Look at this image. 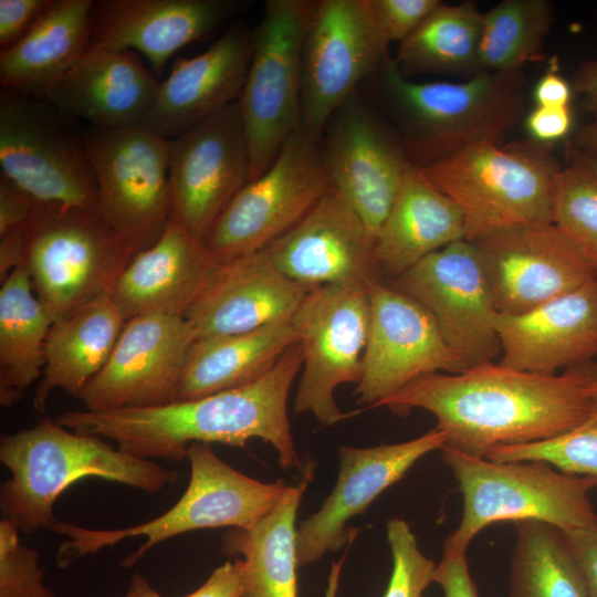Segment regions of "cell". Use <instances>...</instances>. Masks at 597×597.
I'll list each match as a JSON object with an SVG mask.
<instances>
[{
	"label": "cell",
	"mask_w": 597,
	"mask_h": 597,
	"mask_svg": "<svg viewBox=\"0 0 597 597\" xmlns=\"http://www.w3.org/2000/svg\"><path fill=\"white\" fill-rule=\"evenodd\" d=\"M40 203L0 174V235L28 224Z\"/></svg>",
	"instance_id": "46"
},
{
	"label": "cell",
	"mask_w": 597,
	"mask_h": 597,
	"mask_svg": "<svg viewBox=\"0 0 597 597\" xmlns=\"http://www.w3.org/2000/svg\"><path fill=\"white\" fill-rule=\"evenodd\" d=\"M465 240L459 206L410 164L395 202L376 238L378 274L398 277L431 253Z\"/></svg>",
	"instance_id": "29"
},
{
	"label": "cell",
	"mask_w": 597,
	"mask_h": 597,
	"mask_svg": "<svg viewBox=\"0 0 597 597\" xmlns=\"http://www.w3.org/2000/svg\"><path fill=\"white\" fill-rule=\"evenodd\" d=\"M586 394L597 404V379L587 387Z\"/></svg>",
	"instance_id": "55"
},
{
	"label": "cell",
	"mask_w": 597,
	"mask_h": 597,
	"mask_svg": "<svg viewBox=\"0 0 597 597\" xmlns=\"http://www.w3.org/2000/svg\"><path fill=\"white\" fill-rule=\"evenodd\" d=\"M500 364L556 375L597 357V279L519 315L496 313Z\"/></svg>",
	"instance_id": "25"
},
{
	"label": "cell",
	"mask_w": 597,
	"mask_h": 597,
	"mask_svg": "<svg viewBox=\"0 0 597 597\" xmlns=\"http://www.w3.org/2000/svg\"><path fill=\"white\" fill-rule=\"evenodd\" d=\"M19 530L7 519L0 521V597H55L44 586L35 549L22 544Z\"/></svg>",
	"instance_id": "41"
},
{
	"label": "cell",
	"mask_w": 597,
	"mask_h": 597,
	"mask_svg": "<svg viewBox=\"0 0 597 597\" xmlns=\"http://www.w3.org/2000/svg\"><path fill=\"white\" fill-rule=\"evenodd\" d=\"M0 461L11 476L0 488V510L20 532L54 531L57 498L75 482L97 478L156 493L178 473L115 449L101 437L75 432L53 419L2 434Z\"/></svg>",
	"instance_id": "4"
},
{
	"label": "cell",
	"mask_w": 597,
	"mask_h": 597,
	"mask_svg": "<svg viewBox=\"0 0 597 597\" xmlns=\"http://www.w3.org/2000/svg\"><path fill=\"white\" fill-rule=\"evenodd\" d=\"M315 6L313 0H268L254 29L252 59L239 98L251 180L271 167L301 126L302 49Z\"/></svg>",
	"instance_id": "10"
},
{
	"label": "cell",
	"mask_w": 597,
	"mask_h": 597,
	"mask_svg": "<svg viewBox=\"0 0 597 597\" xmlns=\"http://www.w3.org/2000/svg\"><path fill=\"white\" fill-rule=\"evenodd\" d=\"M98 218L137 253L151 247L171 217L169 139L135 125L85 128Z\"/></svg>",
	"instance_id": "11"
},
{
	"label": "cell",
	"mask_w": 597,
	"mask_h": 597,
	"mask_svg": "<svg viewBox=\"0 0 597 597\" xmlns=\"http://www.w3.org/2000/svg\"><path fill=\"white\" fill-rule=\"evenodd\" d=\"M190 479L182 496L168 511L150 521L117 530H92L59 521L55 533L69 537L59 548L56 564L65 568L102 548L136 536L145 542L121 565L133 567L157 544L177 535L206 528H250L281 499L287 485L264 483L222 461L211 444L188 447Z\"/></svg>",
	"instance_id": "5"
},
{
	"label": "cell",
	"mask_w": 597,
	"mask_h": 597,
	"mask_svg": "<svg viewBox=\"0 0 597 597\" xmlns=\"http://www.w3.org/2000/svg\"><path fill=\"white\" fill-rule=\"evenodd\" d=\"M370 318L368 286L325 285L311 290L292 323L302 350L294 412L323 426L350 417L335 400L336 388L360 380Z\"/></svg>",
	"instance_id": "13"
},
{
	"label": "cell",
	"mask_w": 597,
	"mask_h": 597,
	"mask_svg": "<svg viewBox=\"0 0 597 597\" xmlns=\"http://www.w3.org/2000/svg\"><path fill=\"white\" fill-rule=\"evenodd\" d=\"M447 434L437 427L418 438L369 448L343 446L338 450L336 484L317 512L296 530L298 566L317 562L327 552L339 551L357 530L346 523L363 514L386 489L431 451L442 449Z\"/></svg>",
	"instance_id": "21"
},
{
	"label": "cell",
	"mask_w": 597,
	"mask_h": 597,
	"mask_svg": "<svg viewBox=\"0 0 597 597\" xmlns=\"http://www.w3.org/2000/svg\"><path fill=\"white\" fill-rule=\"evenodd\" d=\"M387 541L392 556V570L383 597H423L433 583L436 563L423 555L408 523L390 519L386 524Z\"/></svg>",
	"instance_id": "40"
},
{
	"label": "cell",
	"mask_w": 597,
	"mask_h": 597,
	"mask_svg": "<svg viewBox=\"0 0 597 597\" xmlns=\"http://www.w3.org/2000/svg\"><path fill=\"white\" fill-rule=\"evenodd\" d=\"M295 343L292 321L245 333L197 338L187 354L177 400L248 386L266 375Z\"/></svg>",
	"instance_id": "32"
},
{
	"label": "cell",
	"mask_w": 597,
	"mask_h": 597,
	"mask_svg": "<svg viewBox=\"0 0 597 597\" xmlns=\"http://www.w3.org/2000/svg\"><path fill=\"white\" fill-rule=\"evenodd\" d=\"M238 0H100L92 45L144 54L160 73L184 46L201 41L244 9Z\"/></svg>",
	"instance_id": "24"
},
{
	"label": "cell",
	"mask_w": 597,
	"mask_h": 597,
	"mask_svg": "<svg viewBox=\"0 0 597 597\" xmlns=\"http://www.w3.org/2000/svg\"><path fill=\"white\" fill-rule=\"evenodd\" d=\"M549 146L532 139L482 143L418 169L459 206L465 240L471 241L492 230L553 223L554 185L562 167Z\"/></svg>",
	"instance_id": "7"
},
{
	"label": "cell",
	"mask_w": 597,
	"mask_h": 597,
	"mask_svg": "<svg viewBox=\"0 0 597 597\" xmlns=\"http://www.w3.org/2000/svg\"><path fill=\"white\" fill-rule=\"evenodd\" d=\"M254 46V30L230 25L206 51L178 59L159 82L143 127L172 139L241 96Z\"/></svg>",
	"instance_id": "23"
},
{
	"label": "cell",
	"mask_w": 597,
	"mask_h": 597,
	"mask_svg": "<svg viewBox=\"0 0 597 597\" xmlns=\"http://www.w3.org/2000/svg\"><path fill=\"white\" fill-rule=\"evenodd\" d=\"M125 597H163L156 591L148 580L139 574H135L128 585Z\"/></svg>",
	"instance_id": "53"
},
{
	"label": "cell",
	"mask_w": 597,
	"mask_h": 597,
	"mask_svg": "<svg viewBox=\"0 0 597 597\" xmlns=\"http://www.w3.org/2000/svg\"><path fill=\"white\" fill-rule=\"evenodd\" d=\"M440 2V0H369V6L387 41L400 43Z\"/></svg>",
	"instance_id": "42"
},
{
	"label": "cell",
	"mask_w": 597,
	"mask_h": 597,
	"mask_svg": "<svg viewBox=\"0 0 597 597\" xmlns=\"http://www.w3.org/2000/svg\"><path fill=\"white\" fill-rule=\"evenodd\" d=\"M530 139L551 145L565 138L573 126V115L567 107L534 106L524 117Z\"/></svg>",
	"instance_id": "45"
},
{
	"label": "cell",
	"mask_w": 597,
	"mask_h": 597,
	"mask_svg": "<svg viewBox=\"0 0 597 597\" xmlns=\"http://www.w3.org/2000/svg\"><path fill=\"white\" fill-rule=\"evenodd\" d=\"M514 525L510 597H590L562 530L537 520Z\"/></svg>",
	"instance_id": "36"
},
{
	"label": "cell",
	"mask_w": 597,
	"mask_h": 597,
	"mask_svg": "<svg viewBox=\"0 0 597 597\" xmlns=\"http://www.w3.org/2000/svg\"><path fill=\"white\" fill-rule=\"evenodd\" d=\"M463 496V513L443 547L467 553L484 527L499 522L537 520L562 531L597 526L589 493L597 476L565 473L543 461L495 462L443 447Z\"/></svg>",
	"instance_id": "6"
},
{
	"label": "cell",
	"mask_w": 597,
	"mask_h": 597,
	"mask_svg": "<svg viewBox=\"0 0 597 597\" xmlns=\"http://www.w3.org/2000/svg\"><path fill=\"white\" fill-rule=\"evenodd\" d=\"M125 323L111 294L54 321L45 342V367L33 395V408L43 413L55 389L80 398L107 363Z\"/></svg>",
	"instance_id": "31"
},
{
	"label": "cell",
	"mask_w": 597,
	"mask_h": 597,
	"mask_svg": "<svg viewBox=\"0 0 597 597\" xmlns=\"http://www.w3.org/2000/svg\"><path fill=\"white\" fill-rule=\"evenodd\" d=\"M53 320L34 293L25 266L0 287V405L12 407L45 367V342Z\"/></svg>",
	"instance_id": "34"
},
{
	"label": "cell",
	"mask_w": 597,
	"mask_h": 597,
	"mask_svg": "<svg viewBox=\"0 0 597 597\" xmlns=\"http://www.w3.org/2000/svg\"><path fill=\"white\" fill-rule=\"evenodd\" d=\"M548 0H503L483 12L480 63L483 72H517L544 59L554 22Z\"/></svg>",
	"instance_id": "37"
},
{
	"label": "cell",
	"mask_w": 597,
	"mask_h": 597,
	"mask_svg": "<svg viewBox=\"0 0 597 597\" xmlns=\"http://www.w3.org/2000/svg\"><path fill=\"white\" fill-rule=\"evenodd\" d=\"M136 254L96 212L40 203L29 226L24 266L54 322L112 294Z\"/></svg>",
	"instance_id": "9"
},
{
	"label": "cell",
	"mask_w": 597,
	"mask_h": 597,
	"mask_svg": "<svg viewBox=\"0 0 597 597\" xmlns=\"http://www.w3.org/2000/svg\"><path fill=\"white\" fill-rule=\"evenodd\" d=\"M596 379L595 362L561 375L485 363L455 374L422 376L374 407L398 415L427 410L447 434L446 447L485 458L495 447L542 441L584 422L597 409L586 394Z\"/></svg>",
	"instance_id": "1"
},
{
	"label": "cell",
	"mask_w": 597,
	"mask_h": 597,
	"mask_svg": "<svg viewBox=\"0 0 597 597\" xmlns=\"http://www.w3.org/2000/svg\"><path fill=\"white\" fill-rule=\"evenodd\" d=\"M310 291L283 274L261 250L221 262L184 317L196 339L245 333L292 321Z\"/></svg>",
	"instance_id": "26"
},
{
	"label": "cell",
	"mask_w": 597,
	"mask_h": 597,
	"mask_svg": "<svg viewBox=\"0 0 597 597\" xmlns=\"http://www.w3.org/2000/svg\"><path fill=\"white\" fill-rule=\"evenodd\" d=\"M158 85L136 52L91 45L46 101L88 127L123 128L142 123Z\"/></svg>",
	"instance_id": "28"
},
{
	"label": "cell",
	"mask_w": 597,
	"mask_h": 597,
	"mask_svg": "<svg viewBox=\"0 0 597 597\" xmlns=\"http://www.w3.org/2000/svg\"><path fill=\"white\" fill-rule=\"evenodd\" d=\"M573 90L597 122V57L583 61L574 74Z\"/></svg>",
	"instance_id": "51"
},
{
	"label": "cell",
	"mask_w": 597,
	"mask_h": 597,
	"mask_svg": "<svg viewBox=\"0 0 597 597\" xmlns=\"http://www.w3.org/2000/svg\"><path fill=\"white\" fill-rule=\"evenodd\" d=\"M220 265L201 240L170 217L160 238L123 271L111 297L125 321L146 314L185 316Z\"/></svg>",
	"instance_id": "27"
},
{
	"label": "cell",
	"mask_w": 597,
	"mask_h": 597,
	"mask_svg": "<svg viewBox=\"0 0 597 597\" xmlns=\"http://www.w3.org/2000/svg\"><path fill=\"white\" fill-rule=\"evenodd\" d=\"M485 459L543 461L565 473L597 476V409L562 434L531 443L499 446L490 450Z\"/></svg>",
	"instance_id": "39"
},
{
	"label": "cell",
	"mask_w": 597,
	"mask_h": 597,
	"mask_svg": "<svg viewBox=\"0 0 597 597\" xmlns=\"http://www.w3.org/2000/svg\"><path fill=\"white\" fill-rule=\"evenodd\" d=\"M321 145L329 187L376 241L411 164L400 142L358 90L332 114Z\"/></svg>",
	"instance_id": "17"
},
{
	"label": "cell",
	"mask_w": 597,
	"mask_h": 597,
	"mask_svg": "<svg viewBox=\"0 0 597 597\" xmlns=\"http://www.w3.org/2000/svg\"><path fill=\"white\" fill-rule=\"evenodd\" d=\"M195 339L184 316L146 314L126 321L107 363L80 397L85 410L149 408L177 401Z\"/></svg>",
	"instance_id": "20"
},
{
	"label": "cell",
	"mask_w": 597,
	"mask_h": 597,
	"mask_svg": "<svg viewBox=\"0 0 597 597\" xmlns=\"http://www.w3.org/2000/svg\"><path fill=\"white\" fill-rule=\"evenodd\" d=\"M553 223L577 247L597 276V175L569 159L555 178Z\"/></svg>",
	"instance_id": "38"
},
{
	"label": "cell",
	"mask_w": 597,
	"mask_h": 597,
	"mask_svg": "<svg viewBox=\"0 0 597 597\" xmlns=\"http://www.w3.org/2000/svg\"><path fill=\"white\" fill-rule=\"evenodd\" d=\"M311 478L307 469L255 525L224 535L226 553L243 556L241 597H297L296 514Z\"/></svg>",
	"instance_id": "33"
},
{
	"label": "cell",
	"mask_w": 597,
	"mask_h": 597,
	"mask_svg": "<svg viewBox=\"0 0 597 597\" xmlns=\"http://www.w3.org/2000/svg\"><path fill=\"white\" fill-rule=\"evenodd\" d=\"M368 292V337L360 380L354 391L359 405L374 408L422 376L469 368L421 304L381 279L371 281Z\"/></svg>",
	"instance_id": "16"
},
{
	"label": "cell",
	"mask_w": 597,
	"mask_h": 597,
	"mask_svg": "<svg viewBox=\"0 0 597 597\" xmlns=\"http://www.w3.org/2000/svg\"><path fill=\"white\" fill-rule=\"evenodd\" d=\"M433 583L442 588L443 597H479L465 553L443 547L441 561L436 567Z\"/></svg>",
	"instance_id": "44"
},
{
	"label": "cell",
	"mask_w": 597,
	"mask_h": 597,
	"mask_svg": "<svg viewBox=\"0 0 597 597\" xmlns=\"http://www.w3.org/2000/svg\"><path fill=\"white\" fill-rule=\"evenodd\" d=\"M336 583H329L328 589H327V596L326 597H335L336 596V589H337Z\"/></svg>",
	"instance_id": "56"
},
{
	"label": "cell",
	"mask_w": 597,
	"mask_h": 597,
	"mask_svg": "<svg viewBox=\"0 0 597 597\" xmlns=\"http://www.w3.org/2000/svg\"><path fill=\"white\" fill-rule=\"evenodd\" d=\"M0 167V174L41 205L97 210L85 129L46 100L1 87Z\"/></svg>",
	"instance_id": "8"
},
{
	"label": "cell",
	"mask_w": 597,
	"mask_h": 597,
	"mask_svg": "<svg viewBox=\"0 0 597 597\" xmlns=\"http://www.w3.org/2000/svg\"><path fill=\"white\" fill-rule=\"evenodd\" d=\"M567 155L569 159L580 163L582 165H584L585 167H587L588 169H590L593 172L597 175V160L596 159L583 153H579L578 150L573 148L569 144L567 147Z\"/></svg>",
	"instance_id": "54"
},
{
	"label": "cell",
	"mask_w": 597,
	"mask_h": 597,
	"mask_svg": "<svg viewBox=\"0 0 597 597\" xmlns=\"http://www.w3.org/2000/svg\"><path fill=\"white\" fill-rule=\"evenodd\" d=\"M389 42L369 0H316L301 62V127L322 139L337 107L380 67Z\"/></svg>",
	"instance_id": "14"
},
{
	"label": "cell",
	"mask_w": 597,
	"mask_h": 597,
	"mask_svg": "<svg viewBox=\"0 0 597 597\" xmlns=\"http://www.w3.org/2000/svg\"><path fill=\"white\" fill-rule=\"evenodd\" d=\"M93 4V0H54L30 32L1 51V87L48 100L92 45Z\"/></svg>",
	"instance_id": "30"
},
{
	"label": "cell",
	"mask_w": 597,
	"mask_h": 597,
	"mask_svg": "<svg viewBox=\"0 0 597 597\" xmlns=\"http://www.w3.org/2000/svg\"><path fill=\"white\" fill-rule=\"evenodd\" d=\"M375 240L331 187L290 230L263 251L289 279L313 290L325 285H364L380 279Z\"/></svg>",
	"instance_id": "22"
},
{
	"label": "cell",
	"mask_w": 597,
	"mask_h": 597,
	"mask_svg": "<svg viewBox=\"0 0 597 597\" xmlns=\"http://www.w3.org/2000/svg\"><path fill=\"white\" fill-rule=\"evenodd\" d=\"M586 582L589 596L597 597V526L563 531Z\"/></svg>",
	"instance_id": "47"
},
{
	"label": "cell",
	"mask_w": 597,
	"mask_h": 597,
	"mask_svg": "<svg viewBox=\"0 0 597 597\" xmlns=\"http://www.w3.org/2000/svg\"><path fill=\"white\" fill-rule=\"evenodd\" d=\"M524 86L522 71L481 72L455 83L413 82L388 55L359 88L388 111L409 161L423 167L478 144H502L524 115Z\"/></svg>",
	"instance_id": "3"
},
{
	"label": "cell",
	"mask_w": 597,
	"mask_h": 597,
	"mask_svg": "<svg viewBox=\"0 0 597 597\" xmlns=\"http://www.w3.org/2000/svg\"><path fill=\"white\" fill-rule=\"evenodd\" d=\"M31 221L0 235L1 282L17 268L24 266L28 231Z\"/></svg>",
	"instance_id": "50"
},
{
	"label": "cell",
	"mask_w": 597,
	"mask_h": 597,
	"mask_svg": "<svg viewBox=\"0 0 597 597\" xmlns=\"http://www.w3.org/2000/svg\"><path fill=\"white\" fill-rule=\"evenodd\" d=\"M483 12L474 1H442L399 43L394 60L400 73L467 74L483 72L480 42Z\"/></svg>",
	"instance_id": "35"
},
{
	"label": "cell",
	"mask_w": 597,
	"mask_h": 597,
	"mask_svg": "<svg viewBox=\"0 0 597 597\" xmlns=\"http://www.w3.org/2000/svg\"><path fill=\"white\" fill-rule=\"evenodd\" d=\"M243 576L240 558L227 561L192 593L182 597H241Z\"/></svg>",
	"instance_id": "48"
},
{
	"label": "cell",
	"mask_w": 597,
	"mask_h": 597,
	"mask_svg": "<svg viewBox=\"0 0 597 597\" xmlns=\"http://www.w3.org/2000/svg\"><path fill=\"white\" fill-rule=\"evenodd\" d=\"M390 285L432 315L448 345L468 367L495 363L501 357L493 322L498 312L472 242L448 244L394 279Z\"/></svg>",
	"instance_id": "18"
},
{
	"label": "cell",
	"mask_w": 597,
	"mask_h": 597,
	"mask_svg": "<svg viewBox=\"0 0 597 597\" xmlns=\"http://www.w3.org/2000/svg\"><path fill=\"white\" fill-rule=\"evenodd\" d=\"M329 188L321 140L300 126L271 167L229 202L202 240L220 262L263 250Z\"/></svg>",
	"instance_id": "12"
},
{
	"label": "cell",
	"mask_w": 597,
	"mask_h": 597,
	"mask_svg": "<svg viewBox=\"0 0 597 597\" xmlns=\"http://www.w3.org/2000/svg\"><path fill=\"white\" fill-rule=\"evenodd\" d=\"M569 145L597 160V122L593 121L577 128Z\"/></svg>",
	"instance_id": "52"
},
{
	"label": "cell",
	"mask_w": 597,
	"mask_h": 597,
	"mask_svg": "<svg viewBox=\"0 0 597 597\" xmlns=\"http://www.w3.org/2000/svg\"><path fill=\"white\" fill-rule=\"evenodd\" d=\"M470 242L480 255L500 314H523L597 279L582 252L554 223L492 230Z\"/></svg>",
	"instance_id": "19"
},
{
	"label": "cell",
	"mask_w": 597,
	"mask_h": 597,
	"mask_svg": "<svg viewBox=\"0 0 597 597\" xmlns=\"http://www.w3.org/2000/svg\"><path fill=\"white\" fill-rule=\"evenodd\" d=\"M301 368L302 350L295 343L266 375L244 387L158 407L66 411L54 420L75 432L111 439L142 459L180 461L193 442L242 448L258 438L273 446L282 469H298L287 402Z\"/></svg>",
	"instance_id": "2"
},
{
	"label": "cell",
	"mask_w": 597,
	"mask_h": 597,
	"mask_svg": "<svg viewBox=\"0 0 597 597\" xmlns=\"http://www.w3.org/2000/svg\"><path fill=\"white\" fill-rule=\"evenodd\" d=\"M250 180L239 100L169 139L171 217L199 240Z\"/></svg>",
	"instance_id": "15"
},
{
	"label": "cell",
	"mask_w": 597,
	"mask_h": 597,
	"mask_svg": "<svg viewBox=\"0 0 597 597\" xmlns=\"http://www.w3.org/2000/svg\"><path fill=\"white\" fill-rule=\"evenodd\" d=\"M54 0H0V48L18 43L51 8Z\"/></svg>",
	"instance_id": "43"
},
{
	"label": "cell",
	"mask_w": 597,
	"mask_h": 597,
	"mask_svg": "<svg viewBox=\"0 0 597 597\" xmlns=\"http://www.w3.org/2000/svg\"><path fill=\"white\" fill-rule=\"evenodd\" d=\"M537 81L533 90L535 106L567 107L572 100V85L558 73L554 63Z\"/></svg>",
	"instance_id": "49"
}]
</instances>
